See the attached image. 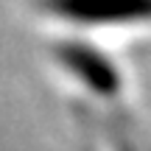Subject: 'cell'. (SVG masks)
Here are the masks:
<instances>
[{"mask_svg": "<svg viewBox=\"0 0 151 151\" xmlns=\"http://www.w3.org/2000/svg\"><path fill=\"white\" fill-rule=\"evenodd\" d=\"M53 11L81 22L148 20L151 0H53Z\"/></svg>", "mask_w": 151, "mask_h": 151, "instance_id": "obj_1", "label": "cell"}, {"mask_svg": "<svg viewBox=\"0 0 151 151\" xmlns=\"http://www.w3.org/2000/svg\"><path fill=\"white\" fill-rule=\"evenodd\" d=\"M67 62L87 78V84H92L95 90H112L115 87V76L112 67L106 65L104 59L87 53V48H73V53L67 56Z\"/></svg>", "mask_w": 151, "mask_h": 151, "instance_id": "obj_2", "label": "cell"}]
</instances>
